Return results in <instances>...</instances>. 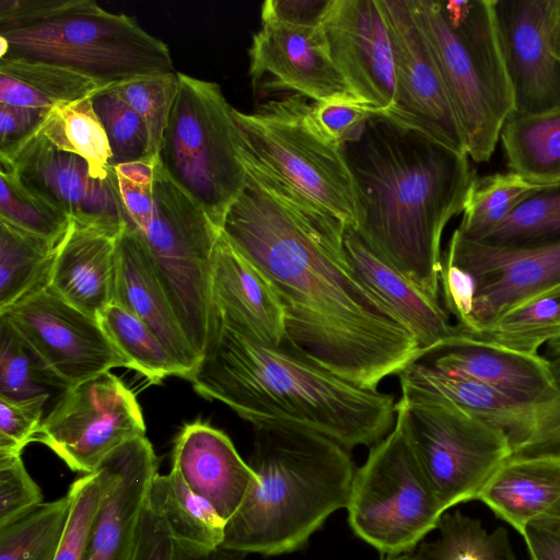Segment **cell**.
I'll return each mask as SVG.
<instances>
[{"label": "cell", "instance_id": "obj_1", "mask_svg": "<svg viewBox=\"0 0 560 560\" xmlns=\"http://www.w3.org/2000/svg\"><path fill=\"white\" fill-rule=\"evenodd\" d=\"M347 228L246 175L221 234L272 285L284 310L288 342L339 377L375 390L424 351L353 269Z\"/></svg>", "mask_w": 560, "mask_h": 560}, {"label": "cell", "instance_id": "obj_2", "mask_svg": "<svg viewBox=\"0 0 560 560\" xmlns=\"http://www.w3.org/2000/svg\"><path fill=\"white\" fill-rule=\"evenodd\" d=\"M363 212L354 229L386 261L440 301L442 235L476 172L467 154L375 116L345 145Z\"/></svg>", "mask_w": 560, "mask_h": 560}, {"label": "cell", "instance_id": "obj_3", "mask_svg": "<svg viewBox=\"0 0 560 560\" xmlns=\"http://www.w3.org/2000/svg\"><path fill=\"white\" fill-rule=\"evenodd\" d=\"M188 381L197 394L226 405L253 425L304 427L348 451L373 446L396 422L392 394L339 377L287 339L278 346L266 345L232 331L218 319Z\"/></svg>", "mask_w": 560, "mask_h": 560}, {"label": "cell", "instance_id": "obj_4", "mask_svg": "<svg viewBox=\"0 0 560 560\" xmlns=\"http://www.w3.org/2000/svg\"><path fill=\"white\" fill-rule=\"evenodd\" d=\"M253 427L248 464L257 480L226 522L221 548L243 555L294 552L346 509L357 468L346 447L317 431L273 422Z\"/></svg>", "mask_w": 560, "mask_h": 560}, {"label": "cell", "instance_id": "obj_5", "mask_svg": "<svg viewBox=\"0 0 560 560\" xmlns=\"http://www.w3.org/2000/svg\"><path fill=\"white\" fill-rule=\"evenodd\" d=\"M0 58L58 65L114 86L174 72L168 46L92 0H1Z\"/></svg>", "mask_w": 560, "mask_h": 560}, {"label": "cell", "instance_id": "obj_6", "mask_svg": "<svg viewBox=\"0 0 560 560\" xmlns=\"http://www.w3.org/2000/svg\"><path fill=\"white\" fill-rule=\"evenodd\" d=\"M310 108L307 98L298 94L260 103L249 114L233 107L238 159L257 183L358 229L363 203L345 149L319 131Z\"/></svg>", "mask_w": 560, "mask_h": 560}, {"label": "cell", "instance_id": "obj_7", "mask_svg": "<svg viewBox=\"0 0 560 560\" xmlns=\"http://www.w3.org/2000/svg\"><path fill=\"white\" fill-rule=\"evenodd\" d=\"M442 75L477 163L491 159L514 100L493 15V0H408Z\"/></svg>", "mask_w": 560, "mask_h": 560}, {"label": "cell", "instance_id": "obj_8", "mask_svg": "<svg viewBox=\"0 0 560 560\" xmlns=\"http://www.w3.org/2000/svg\"><path fill=\"white\" fill-rule=\"evenodd\" d=\"M178 90L159 153L167 176L221 231L246 186L235 145L233 107L220 85L177 72Z\"/></svg>", "mask_w": 560, "mask_h": 560}, {"label": "cell", "instance_id": "obj_9", "mask_svg": "<svg viewBox=\"0 0 560 560\" xmlns=\"http://www.w3.org/2000/svg\"><path fill=\"white\" fill-rule=\"evenodd\" d=\"M357 537L386 556L412 552L446 512L396 420L355 469L347 503Z\"/></svg>", "mask_w": 560, "mask_h": 560}, {"label": "cell", "instance_id": "obj_10", "mask_svg": "<svg viewBox=\"0 0 560 560\" xmlns=\"http://www.w3.org/2000/svg\"><path fill=\"white\" fill-rule=\"evenodd\" d=\"M153 218L143 236L160 280L199 361L215 329L211 268L221 231L155 166Z\"/></svg>", "mask_w": 560, "mask_h": 560}, {"label": "cell", "instance_id": "obj_11", "mask_svg": "<svg viewBox=\"0 0 560 560\" xmlns=\"http://www.w3.org/2000/svg\"><path fill=\"white\" fill-rule=\"evenodd\" d=\"M396 420L445 511L477 500L512 456L502 433L447 400L400 398Z\"/></svg>", "mask_w": 560, "mask_h": 560}, {"label": "cell", "instance_id": "obj_12", "mask_svg": "<svg viewBox=\"0 0 560 560\" xmlns=\"http://www.w3.org/2000/svg\"><path fill=\"white\" fill-rule=\"evenodd\" d=\"M141 436H145V423L136 395L106 372L61 392L35 441L72 471L85 475L116 448Z\"/></svg>", "mask_w": 560, "mask_h": 560}, {"label": "cell", "instance_id": "obj_13", "mask_svg": "<svg viewBox=\"0 0 560 560\" xmlns=\"http://www.w3.org/2000/svg\"><path fill=\"white\" fill-rule=\"evenodd\" d=\"M65 389L115 368L130 369L97 319L47 285L0 314Z\"/></svg>", "mask_w": 560, "mask_h": 560}, {"label": "cell", "instance_id": "obj_14", "mask_svg": "<svg viewBox=\"0 0 560 560\" xmlns=\"http://www.w3.org/2000/svg\"><path fill=\"white\" fill-rule=\"evenodd\" d=\"M393 48L395 98L377 115L454 152L467 154L465 137L431 48L408 0H378Z\"/></svg>", "mask_w": 560, "mask_h": 560}, {"label": "cell", "instance_id": "obj_15", "mask_svg": "<svg viewBox=\"0 0 560 560\" xmlns=\"http://www.w3.org/2000/svg\"><path fill=\"white\" fill-rule=\"evenodd\" d=\"M0 164L77 224L119 236L128 222L112 167L107 179L95 178L81 156L58 149L36 131L0 153Z\"/></svg>", "mask_w": 560, "mask_h": 560}, {"label": "cell", "instance_id": "obj_16", "mask_svg": "<svg viewBox=\"0 0 560 560\" xmlns=\"http://www.w3.org/2000/svg\"><path fill=\"white\" fill-rule=\"evenodd\" d=\"M407 400L451 401L504 435L511 457L560 456V407L522 404L481 383L438 372L419 360L398 374Z\"/></svg>", "mask_w": 560, "mask_h": 560}, {"label": "cell", "instance_id": "obj_17", "mask_svg": "<svg viewBox=\"0 0 560 560\" xmlns=\"http://www.w3.org/2000/svg\"><path fill=\"white\" fill-rule=\"evenodd\" d=\"M443 260L467 270L476 281L471 336L511 307L560 285V240L503 248L453 233Z\"/></svg>", "mask_w": 560, "mask_h": 560}, {"label": "cell", "instance_id": "obj_18", "mask_svg": "<svg viewBox=\"0 0 560 560\" xmlns=\"http://www.w3.org/2000/svg\"><path fill=\"white\" fill-rule=\"evenodd\" d=\"M514 112L560 108V59L552 49L560 0H493Z\"/></svg>", "mask_w": 560, "mask_h": 560}, {"label": "cell", "instance_id": "obj_19", "mask_svg": "<svg viewBox=\"0 0 560 560\" xmlns=\"http://www.w3.org/2000/svg\"><path fill=\"white\" fill-rule=\"evenodd\" d=\"M322 30L350 93L375 116L395 98L392 40L378 0H331Z\"/></svg>", "mask_w": 560, "mask_h": 560}, {"label": "cell", "instance_id": "obj_20", "mask_svg": "<svg viewBox=\"0 0 560 560\" xmlns=\"http://www.w3.org/2000/svg\"><path fill=\"white\" fill-rule=\"evenodd\" d=\"M102 493L84 560H137L148 493L159 458L147 436L112 452L95 470Z\"/></svg>", "mask_w": 560, "mask_h": 560}, {"label": "cell", "instance_id": "obj_21", "mask_svg": "<svg viewBox=\"0 0 560 560\" xmlns=\"http://www.w3.org/2000/svg\"><path fill=\"white\" fill-rule=\"evenodd\" d=\"M255 95L292 91L313 102L351 94L335 67L320 26L261 22L248 49Z\"/></svg>", "mask_w": 560, "mask_h": 560}, {"label": "cell", "instance_id": "obj_22", "mask_svg": "<svg viewBox=\"0 0 560 560\" xmlns=\"http://www.w3.org/2000/svg\"><path fill=\"white\" fill-rule=\"evenodd\" d=\"M419 361L443 374L481 383L525 405L560 407V385L549 361L538 353H523L459 334Z\"/></svg>", "mask_w": 560, "mask_h": 560}, {"label": "cell", "instance_id": "obj_23", "mask_svg": "<svg viewBox=\"0 0 560 560\" xmlns=\"http://www.w3.org/2000/svg\"><path fill=\"white\" fill-rule=\"evenodd\" d=\"M211 300L215 318L232 331L271 346L287 339L284 310L272 285L222 234L212 255Z\"/></svg>", "mask_w": 560, "mask_h": 560}, {"label": "cell", "instance_id": "obj_24", "mask_svg": "<svg viewBox=\"0 0 560 560\" xmlns=\"http://www.w3.org/2000/svg\"><path fill=\"white\" fill-rule=\"evenodd\" d=\"M172 469L228 522L240 509L257 475L231 439L203 422L183 427L172 452Z\"/></svg>", "mask_w": 560, "mask_h": 560}, {"label": "cell", "instance_id": "obj_25", "mask_svg": "<svg viewBox=\"0 0 560 560\" xmlns=\"http://www.w3.org/2000/svg\"><path fill=\"white\" fill-rule=\"evenodd\" d=\"M114 302L155 334L188 381L199 359L182 328L143 236L129 221L117 238Z\"/></svg>", "mask_w": 560, "mask_h": 560}, {"label": "cell", "instance_id": "obj_26", "mask_svg": "<svg viewBox=\"0 0 560 560\" xmlns=\"http://www.w3.org/2000/svg\"><path fill=\"white\" fill-rule=\"evenodd\" d=\"M345 246L361 280L411 331L424 354L460 334L440 301L380 256L353 228H347Z\"/></svg>", "mask_w": 560, "mask_h": 560}, {"label": "cell", "instance_id": "obj_27", "mask_svg": "<svg viewBox=\"0 0 560 560\" xmlns=\"http://www.w3.org/2000/svg\"><path fill=\"white\" fill-rule=\"evenodd\" d=\"M117 238L72 221L57 247L47 287L97 319L114 303Z\"/></svg>", "mask_w": 560, "mask_h": 560}, {"label": "cell", "instance_id": "obj_28", "mask_svg": "<svg viewBox=\"0 0 560 560\" xmlns=\"http://www.w3.org/2000/svg\"><path fill=\"white\" fill-rule=\"evenodd\" d=\"M477 500L523 535L529 524L560 514V456L510 457Z\"/></svg>", "mask_w": 560, "mask_h": 560}, {"label": "cell", "instance_id": "obj_29", "mask_svg": "<svg viewBox=\"0 0 560 560\" xmlns=\"http://www.w3.org/2000/svg\"><path fill=\"white\" fill-rule=\"evenodd\" d=\"M107 89L74 70L43 61L0 58V103L50 109Z\"/></svg>", "mask_w": 560, "mask_h": 560}, {"label": "cell", "instance_id": "obj_30", "mask_svg": "<svg viewBox=\"0 0 560 560\" xmlns=\"http://www.w3.org/2000/svg\"><path fill=\"white\" fill-rule=\"evenodd\" d=\"M499 140L510 172L537 186L560 183V108L513 112Z\"/></svg>", "mask_w": 560, "mask_h": 560}, {"label": "cell", "instance_id": "obj_31", "mask_svg": "<svg viewBox=\"0 0 560 560\" xmlns=\"http://www.w3.org/2000/svg\"><path fill=\"white\" fill-rule=\"evenodd\" d=\"M147 505L182 542L203 551L221 548L226 522L186 486L176 470L155 475Z\"/></svg>", "mask_w": 560, "mask_h": 560}, {"label": "cell", "instance_id": "obj_32", "mask_svg": "<svg viewBox=\"0 0 560 560\" xmlns=\"http://www.w3.org/2000/svg\"><path fill=\"white\" fill-rule=\"evenodd\" d=\"M57 247L0 220V314L48 284Z\"/></svg>", "mask_w": 560, "mask_h": 560}, {"label": "cell", "instance_id": "obj_33", "mask_svg": "<svg viewBox=\"0 0 560 560\" xmlns=\"http://www.w3.org/2000/svg\"><path fill=\"white\" fill-rule=\"evenodd\" d=\"M36 132L58 149L81 156L93 177H109L110 145L92 97L55 105Z\"/></svg>", "mask_w": 560, "mask_h": 560}, {"label": "cell", "instance_id": "obj_34", "mask_svg": "<svg viewBox=\"0 0 560 560\" xmlns=\"http://www.w3.org/2000/svg\"><path fill=\"white\" fill-rule=\"evenodd\" d=\"M560 336V285L530 298L468 336L514 351L537 354Z\"/></svg>", "mask_w": 560, "mask_h": 560}, {"label": "cell", "instance_id": "obj_35", "mask_svg": "<svg viewBox=\"0 0 560 560\" xmlns=\"http://www.w3.org/2000/svg\"><path fill=\"white\" fill-rule=\"evenodd\" d=\"M97 322L118 351L129 361L130 369L150 383L164 378H186L185 371L173 359L155 334L124 306L112 303L104 308Z\"/></svg>", "mask_w": 560, "mask_h": 560}, {"label": "cell", "instance_id": "obj_36", "mask_svg": "<svg viewBox=\"0 0 560 560\" xmlns=\"http://www.w3.org/2000/svg\"><path fill=\"white\" fill-rule=\"evenodd\" d=\"M541 187L510 171L476 176L468 191L463 219L454 232L468 241L481 240Z\"/></svg>", "mask_w": 560, "mask_h": 560}, {"label": "cell", "instance_id": "obj_37", "mask_svg": "<svg viewBox=\"0 0 560 560\" xmlns=\"http://www.w3.org/2000/svg\"><path fill=\"white\" fill-rule=\"evenodd\" d=\"M436 528L434 540L416 548L417 560H517L503 527L488 533L479 520L455 511L445 512Z\"/></svg>", "mask_w": 560, "mask_h": 560}, {"label": "cell", "instance_id": "obj_38", "mask_svg": "<svg viewBox=\"0 0 560 560\" xmlns=\"http://www.w3.org/2000/svg\"><path fill=\"white\" fill-rule=\"evenodd\" d=\"M70 511L67 492L0 526V560H55Z\"/></svg>", "mask_w": 560, "mask_h": 560}, {"label": "cell", "instance_id": "obj_39", "mask_svg": "<svg viewBox=\"0 0 560 560\" xmlns=\"http://www.w3.org/2000/svg\"><path fill=\"white\" fill-rule=\"evenodd\" d=\"M560 240V183L542 186L478 243L503 248ZM475 242V241H472Z\"/></svg>", "mask_w": 560, "mask_h": 560}, {"label": "cell", "instance_id": "obj_40", "mask_svg": "<svg viewBox=\"0 0 560 560\" xmlns=\"http://www.w3.org/2000/svg\"><path fill=\"white\" fill-rule=\"evenodd\" d=\"M0 220L59 245L72 220L31 192L15 174L0 164Z\"/></svg>", "mask_w": 560, "mask_h": 560}, {"label": "cell", "instance_id": "obj_41", "mask_svg": "<svg viewBox=\"0 0 560 560\" xmlns=\"http://www.w3.org/2000/svg\"><path fill=\"white\" fill-rule=\"evenodd\" d=\"M65 390L35 352L3 318H0V396L25 399Z\"/></svg>", "mask_w": 560, "mask_h": 560}, {"label": "cell", "instance_id": "obj_42", "mask_svg": "<svg viewBox=\"0 0 560 560\" xmlns=\"http://www.w3.org/2000/svg\"><path fill=\"white\" fill-rule=\"evenodd\" d=\"M144 120L149 133L148 161L158 164L159 153L178 90L177 71L141 77L107 88Z\"/></svg>", "mask_w": 560, "mask_h": 560}, {"label": "cell", "instance_id": "obj_43", "mask_svg": "<svg viewBox=\"0 0 560 560\" xmlns=\"http://www.w3.org/2000/svg\"><path fill=\"white\" fill-rule=\"evenodd\" d=\"M92 103L110 145L109 166L132 161L149 162V133L140 115L108 89L93 95Z\"/></svg>", "mask_w": 560, "mask_h": 560}, {"label": "cell", "instance_id": "obj_44", "mask_svg": "<svg viewBox=\"0 0 560 560\" xmlns=\"http://www.w3.org/2000/svg\"><path fill=\"white\" fill-rule=\"evenodd\" d=\"M67 492L71 497V511L55 560H84L101 502L97 471L77 478Z\"/></svg>", "mask_w": 560, "mask_h": 560}, {"label": "cell", "instance_id": "obj_45", "mask_svg": "<svg viewBox=\"0 0 560 560\" xmlns=\"http://www.w3.org/2000/svg\"><path fill=\"white\" fill-rule=\"evenodd\" d=\"M310 114L319 131L342 148L355 141L375 117L370 106L349 93L311 103Z\"/></svg>", "mask_w": 560, "mask_h": 560}, {"label": "cell", "instance_id": "obj_46", "mask_svg": "<svg viewBox=\"0 0 560 560\" xmlns=\"http://www.w3.org/2000/svg\"><path fill=\"white\" fill-rule=\"evenodd\" d=\"M245 556L223 548L203 551L182 542L145 504L137 560H245Z\"/></svg>", "mask_w": 560, "mask_h": 560}, {"label": "cell", "instance_id": "obj_47", "mask_svg": "<svg viewBox=\"0 0 560 560\" xmlns=\"http://www.w3.org/2000/svg\"><path fill=\"white\" fill-rule=\"evenodd\" d=\"M49 397L9 399L0 396V455H21L35 441Z\"/></svg>", "mask_w": 560, "mask_h": 560}, {"label": "cell", "instance_id": "obj_48", "mask_svg": "<svg viewBox=\"0 0 560 560\" xmlns=\"http://www.w3.org/2000/svg\"><path fill=\"white\" fill-rule=\"evenodd\" d=\"M43 502L42 490L26 470L21 455H0V526Z\"/></svg>", "mask_w": 560, "mask_h": 560}, {"label": "cell", "instance_id": "obj_49", "mask_svg": "<svg viewBox=\"0 0 560 560\" xmlns=\"http://www.w3.org/2000/svg\"><path fill=\"white\" fill-rule=\"evenodd\" d=\"M331 0H267L261 7V22L293 26H320Z\"/></svg>", "mask_w": 560, "mask_h": 560}, {"label": "cell", "instance_id": "obj_50", "mask_svg": "<svg viewBox=\"0 0 560 560\" xmlns=\"http://www.w3.org/2000/svg\"><path fill=\"white\" fill-rule=\"evenodd\" d=\"M48 110L0 103V153L34 133Z\"/></svg>", "mask_w": 560, "mask_h": 560}, {"label": "cell", "instance_id": "obj_51", "mask_svg": "<svg viewBox=\"0 0 560 560\" xmlns=\"http://www.w3.org/2000/svg\"><path fill=\"white\" fill-rule=\"evenodd\" d=\"M114 174L117 192L127 220L139 232H144L153 218V186L136 184L117 175L115 171Z\"/></svg>", "mask_w": 560, "mask_h": 560}, {"label": "cell", "instance_id": "obj_52", "mask_svg": "<svg viewBox=\"0 0 560 560\" xmlns=\"http://www.w3.org/2000/svg\"><path fill=\"white\" fill-rule=\"evenodd\" d=\"M522 536L530 560H560V514L529 524Z\"/></svg>", "mask_w": 560, "mask_h": 560}, {"label": "cell", "instance_id": "obj_53", "mask_svg": "<svg viewBox=\"0 0 560 560\" xmlns=\"http://www.w3.org/2000/svg\"><path fill=\"white\" fill-rule=\"evenodd\" d=\"M155 166L156 164L147 161H132L113 166V170L117 175L122 176L130 182L153 186Z\"/></svg>", "mask_w": 560, "mask_h": 560}, {"label": "cell", "instance_id": "obj_54", "mask_svg": "<svg viewBox=\"0 0 560 560\" xmlns=\"http://www.w3.org/2000/svg\"><path fill=\"white\" fill-rule=\"evenodd\" d=\"M549 361V365L551 369V372L560 385V352L552 355V358Z\"/></svg>", "mask_w": 560, "mask_h": 560}, {"label": "cell", "instance_id": "obj_55", "mask_svg": "<svg viewBox=\"0 0 560 560\" xmlns=\"http://www.w3.org/2000/svg\"><path fill=\"white\" fill-rule=\"evenodd\" d=\"M552 49L556 56L560 59V22L555 32Z\"/></svg>", "mask_w": 560, "mask_h": 560}, {"label": "cell", "instance_id": "obj_56", "mask_svg": "<svg viewBox=\"0 0 560 560\" xmlns=\"http://www.w3.org/2000/svg\"><path fill=\"white\" fill-rule=\"evenodd\" d=\"M383 560H417V558L413 552H408V553H401V555H397V556H387Z\"/></svg>", "mask_w": 560, "mask_h": 560}, {"label": "cell", "instance_id": "obj_57", "mask_svg": "<svg viewBox=\"0 0 560 560\" xmlns=\"http://www.w3.org/2000/svg\"><path fill=\"white\" fill-rule=\"evenodd\" d=\"M549 351L551 354H556L560 352V336L552 339L550 342L547 343Z\"/></svg>", "mask_w": 560, "mask_h": 560}]
</instances>
